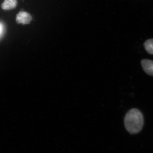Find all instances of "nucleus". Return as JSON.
<instances>
[{"instance_id":"nucleus-1","label":"nucleus","mask_w":153,"mask_h":153,"mask_svg":"<svg viewBox=\"0 0 153 153\" xmlns=\"http://www.w3.org/2000/svg\"><path fill=\"white\" fill-rule=\"evenodd\" d=\"M125 126L131 134H136L141 130L144 124L143 116L141 112L137 108H133L126 114Z\"/></svg>"},{"instance_id":"nucleus-2","label":"nucleus","mask_w":153,"mask_h":153,"mask_svg":"<svg viewBox=\"0 0 153 153\" xmlns=\"http://www.w3.org/2000/svg\"><path fill=\"white\" fill-rule=\"evenodd\" d=\"M32 16L29 13L25 11H21L17 14L16 20L19 24L23 25L29 24L32 20Z\"/></svg>"},{"instance_id":"nucleus-3","label":"nucleus","mask_w":153,"mask_h":153,"mask_svg":"<svg viewBox=\"0 0 153 153\" xmlns=\"http://www.w3.org/2000/svg\"><path fill=\"white\" fill-rule=\"evenodd\" d=\"M143 69L146 74L153 76V61L144 59L141 61Z\"/></svg>"},{"instance_id":"nucleus-4","label":"nucleus","mask_w":153,"mask_h":153,"mask_svg":"<svg viewBox=\"0 0 153 153\" xmlns=\"http://www.w3.org/2000/svg\"><path fill=\"white\" fill-rule=\"evenodd\" d=\"M18 4L17 0H4L1 5L4 10H10L15 8Z\"/></svg>"},{"instance_id":"nucleus-5","label":"nucleus","mask_w":153,"mask_h":153,"mask_svg":"<svg viewBox=\"0 0 153 153\" xmlns=\"http://www.w3.org/2000/svg\"><path fill=\"white\" fill-rule=\"evenodd\" d=\"M146 51L151 55H153V39H149L144 44Z\"/></svg>"},{"instance_id":"nucleus-6","label":"nucleus","mask_w":153,"mask_h":153,"mask_svg":"<svg viewBox=\"0 0 153 153\" xmlns=\"http://www.w3.org/2000/svg\"><path fill=\"white\" fill-rule=\"evenodd\" d=\"M5 27L4 24L0 22V38L3 36L4 32Z\"/></svg>"}]
</instances>
